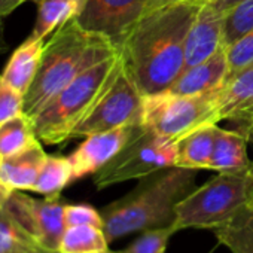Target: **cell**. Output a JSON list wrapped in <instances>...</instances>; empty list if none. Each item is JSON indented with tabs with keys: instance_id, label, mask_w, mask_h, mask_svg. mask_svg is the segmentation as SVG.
Wrapping results in <instances>:
<instances>
[{
	"instance_id": "29",
	"label": "cell",
	"mask_w": 253,
	"mask_h": 253,
	"mask_svg": "<svg viewBox=\"0 0 253 253\" xmlns=\"http://www.w3.org/2000/svg\"><path fill=\"white\" fill-rule=\"evenodd\" d=\"M64 220L67 226L92 225V226L103 228L101 211L89 204H66Z\"/></svg>"
},
{
	"instance_id": "20",
	"label": "cell",
	"mask_w": 253,
	"mask_h": 253,
	"mask_svg": "<svg viewBox=\"0 0 253 253\" xmlns=\"http://www.w3.org/2000/svg\"><path fill=\"white\" fill-rule=\"evenodd\" d=\"M217 243L231 253H253V207L246 204L228 222L214 229Z\"/></svg>"
},
{
	"instance_id": "8",
	"label": "cell",
	"mask_w": 253,
	"mask_h": 253,
	"mask_svg": "<svg viewBox=\"0 0 253 253\" xmlns=\"http://www.w3.org/2000/svg\"><path fill=\"white\" fill-rule=\"evenodd\" d=\"M142 110L143 94L125 70L124 63H121V69L112 85L98 100L95 107L73 130L72 139L109 131L118 126L140 125Z\"/></svg>"
},
{
	"instance_id": "34",
	"label": "cell",
	"mask_w": 253,
	"mask_h": 253,
	"mask_svg": "<svg viewBox=\"0 0 253 253\" xmlns=\"http://www.w3.org/2000/svg\"><path fill=\"white\" fill-rule=\"evenodd\" d=\"M18 253H60L58 250H51V249H46L41 244H36L30 249H26L23 252H18Z\"/></svg>"
},
{
	"instance_id": "18",
	"label": "cell",
	"mask_w": 253,
	"mask_h": 253,
	"mask_svg": "<svg viewBox=\"0 0 253 253\" xmlns=\"http://www.w3.org/2000/svg\"><path fill=\"white\" fill-rule=\"evenodd\" d=\"M217 124L203 125L177 140L176 167L189 170H210Z\"/></svg>"
},
{
	"instance_id": "30",
	"label": "cell",
	"mask_w": 253,
	"mask_h": 253,
	"mask_svg": "<svg viewBox=\"0 0 253 253\" xmlns=\"http://www.w3.org/2000/svg\"><path fill=\"white\" fill-rule=\"evenodd\" d=\"M209 0H149L148 2V8H146V14L166 8V6H171V5H177V3H200L204 5Z\"/></svg>"
},
{
	"instance_id": "26",
	"label": "cell",
	"mask_w": 253,
	"mask_h": 253,
	"mask_svg": "<svg viewBox=\"0 0 253 253\" xmlns=\"http://www.w3.org/2000/svg\"><path fill=\"white\" fill-rule=\"evenodd\" d=\"M176 232V226H164L143 231L133 243L121 250V253H164L167 250L170 238Z\"/></svg>"
},
{
	"instance_id": "24",
	"label": "cell",
	"mask_w": 253,
	"mask_h": 253,
	"mask_svg": "<svg viewBox=\"0 0 253 253\" xmlns=\"http://www.w3.org/2000/svg\"><path fill=\"white\" fill-rule=\"evenodd\" d=\"M36 244L33 237L29 235L6 207H0V253H18Z\"/></svg>"
},
{
	"instance_id": "3",
	"label": "cell",
	"mask_w": 253,
	"mask_h": 253,
	"mask_svg": "<svg viewBox=\"0 0 253 253\" xmlns=\"http://www.w3.org/2000/svg\"><path fill=\"white\" fill-rule=\"evenodd\" d=\"M118 52L107 38L85 30L76 18L64 23L45 39L38 75L24 95V113L33 118L79 75Z\"/></svg>"
},
{
	"instance_id": "5",
	"label": "cell",
	"mask_w": 253,
	"mask_h": 253,
	"mask_svg": "<svg viewBox=\"0 0 253 253\" xmlns=\"http://www.w3.org/2000/svg\"><path fill=\"white\" fill-rule=\"evenodd\" d=\"M252 180V167L238 173H217L177 204L176 229L219 228L249 204Z\"/></svg>"
},
{
	"instance_id": "10",
	"label": "cell",
	"mask_w": 253,
	"mask_h": 253,
	"mask_svg": "<svg viewBox=\"0 0 253 253\" xmlns=\"http://www.w3.org/2000/svg\"><path fill=\"white\" fill-rule=\"evenodd\" d=\"M148 2L149 0H85L76 20L85 30L107 38L119 49L133 27L146 14Z\"/></svg>"
},
{
	"instance_id": "11",
	"label": "cell",
	"mask_w": 253,
	"mask_h": 253,
	"mask_svg": "<svg viewBox=\"0 0 253 253\" xmlns=\"http://www.w3.org/2000/svg\"><path fill=\"white\" fill-rule=\"evenodd\" d=\"M140 125L118 126L109 131L86 136L85 140L69 155L73 167V179L79 180L100 171L125 148Z\"/></svg>"
},
{
	"instance_id": "36",
	"label": "cell",
	"mask_w": 253,
	"mask_h": 253,
	"mask_svg": "<svg viewBox=\"0 0 253 253\" xmlns=\"http://www.w3.org/2000/svg\"><path fill=\"white\" fill-rule=\"evenodd\" d=\"M252 174H253V164H252ZM249 204L253 207V180H252V189H250V197H249Z\"/></svg>"
},
{
	"instance_id": "31",
	"label": "cell",
	"mask_w": 253,
	"mask_h": 253,
	"mask_svg": "<svg viewBox=\"0 0 253 253\" xmlns=\"http://www.w3.org/2000/svg\"><path fill=\"white\" fill-rule=\"evenodd\" d=\"M29 2V0H0V24L5 17L12 14L18 6Z\"/></svg>"
},
{
	"instance_id": "32",
	"label": "cell",
	"mask_w": 253,
	"mask_h": 253,
	"mask_svg": "<svg viewBox=\"0 0 253 253\" xmlns=\"http://www.w3.org/2000/svg\"><path fill=\"white\" fill-rule=\"evenodd\" d=\"M241 0H209V5H211L216 11L226 14L231 8H234L237 3H240Z\"/></svg>"
},
{
	"instance_id": "37",
	"label": "cell",
	"mask_w": 253,
	"mask_h": 253,
	"mask_svg": "<svg viewBox=\"0 0 253 253\" xmlns=\"http://www.w3.org/2000/svg\"><path fill=\"white\" fill-rule=\"evenodd\" d=\"M104 253H121V250H119V252H113V250H110V249H109V250H106Z\"/></svg>"
},
{
	"instance_id": "14",
	"label": "cell",
	"mask_w": 253,
	"mask_h": 253,
	"mask_svg": "<svg viewBox=\"0 0 253 253\" xmlns=\"http://www.w3.org/2000/svg\"><path fill=\"white\" fill-rule=\"evenodd\" d=\"M249 139L246 130L232 131L216 126L210 170L216 173H238L249 170L253 164L247 154Z\"/></svg>"
},
{
	"instance_id": "13",
	"label": "cell",
	"mask_w": 253,
	"mask_h": 253,
	"mask_svg": "<svg viewBox=\"0 0 253 253\" xmlns=\"http://www.w3.org/2000/svg\"><path fill=\"white\" fill-rule=\"evenodd\" d=\"M229 76L226 48L219 49L209 60L185 69L169 91L180 95H201L220 91Z\"/></svg>"
},
{
	"instance_id": "28",
	"label": "cell",
	"mask_w": 253,
	"mask_h": 253,
	"mask_svg": "<svg viewBox=\"0 0 253 253\" xmlns=\"http://www.w3.org/2000/svg\"><path fill=\"white\" fill-rule=\"evenodd\" d=\"M24 113V94L11 86L0 75V124Z\"/></svg>"
},
{
	"instance_id": "38",
	"label": "cell",
	"mask_w": 253,
	"mask_h": 253,
	"mask_svg": "<svg viewBox=\"0 0 253 253\" xmlns=\"http://www.w3.org/2000/svg\"><path fill=\"white\" fill-rule=\"evenodd\" d=\"M216 247H217V246H216ZM216 247H213V249H211V250H209V252H207V253H213V252H214V250H216Z\"/></svg>"
},
{
	"instance_id": "9",
	"label": "cell",
	"mask_w": 253,
	"mask_h": 253,
	"mask_svg": "<svg viewBox=\"0 0 253 253\" xmlns=\"http://www.w3.org/2000/svg\"><path fill=\"white\" fill-rule=\"evenodd\" d=\"M6 210L33 237V240L51 250H58L61 237L67 228L64 207L58 198H32L30 195L14 191L5 203Z\"/></svg>"
},
{
	"instance_id": "15",
	"label": "cell",
	"mask_w": 253,
	"mask_h": 253,
	"mask_svg": "<svg viewBox=\"0 0 253 253\" xmlns=\"http://www.w3.org/2000/svg\"><path fill=\"white\" fill-rule=\"evenodd\" d=\"M42 142L29 149L0 160V180L11 191H32L46 160Z\"/></svg>"
},
{
	"instance_id": "16",
	"label": "cell",
	"mask_w": 253,
	"mask_h": 253,
	"mask_svg": "<svg viewBox=\"0 0 253 253\" xmlns=\"http://www.w3.org/2000/svg\"><path fill=\"white\" fill-rule=\"evenodd\" d=\"M253 112V64L228 78L219 91V118L220 121L246 122Z\"/></svg>"
},
{
	"instance_id": "27",
	"label": "cell",
	"mask_w": 253,
	"mask_h": 253,
	"mask_svg": "<svg viewBox=\"0 0 253 253\" xmlns=\"http://www.w3.org/2000/svg\"><path fill=\"white\" fill-rule=\"evenodd\" d=\"M226 48L228 63H229V76L241 72L247 66L253 64V29L246 33L243 38L235 41Z\"/></svg>"
},
{
	"instance_id": "1",
	"label": "cell",
	"mask_w": 253,
	"mask_h": 253,
	"mask_svg": "<svg viewBox=\"0 0 253 253\" xmlns=\"http://www.w3.org/2000/svg\"><path fill=\"white\" fill-rule=\"evenodd\" d=\"M201 5L177 3L148 12L119 46L125 70L143 95L169 89L185 69V42Z\"/></svg>"
},
{
	"instance_id": "4",
	"label": "cell",
	"mask_w": 253,
	"mask_h": 253,
	"mask_svg": "<svg viewBox=\"0 0 253 253\" xmlns=\"http://www.w3.org/2000/svg\"><path fill=\"white\" fill-rule=\"evenodd\" d=\"M121 63V54L118 52L85 70L51 98L32 118L38 139L45 145H58L72 139L73 130L112 85Z\"/></svg>"
},
{
	"instance_id": "2",
	"label": "cell",
	"mask_w": 253,
	"mask_h": 253,
	"mask_svg": "<svg viewBox=\"0 0 253 253\" xmlns=\"http://www.w3.org/2000/svg\"><path fill=\"white\" fill-rule=\"evenodd\" d=\"M197 170L170 167L149 174L134 189L103 207V229L113 243L154 228L174 226L177 204L195 189Z\"/></svg>"
},
{
	"instance_id": "33",
	"label": "cell",
	"mask_w": 253,
	"mask_h": 253,
	"mask_svg": "<svg viewBox=\"0 0 253 253\" xmlns=\"http://www.w3.org/2000/svg\"><path fill=\"white\" fill-rule=\"evenodd\" d=\"M12 192H14V191H11L2 180H0V207L5 206V203L8 201V198L11 197Z\"/></svg>"
},
{
	"instance_id": "17",
	"label": "cell",
	"mask_w": 253,
	"mask_h": 253,
	"mask_svg": "<svg viewBox=\"0 0 253 253\" xmlns=\"http://www.w3.org/2000/svg\"><path fill=\"white\" fill-rule=\"evenodd\" d=\"M45 46V39L27 38L11 55L8 64L2 72V78L17 91L26 95L33 84Z\"/></svg>"
},
{
	"instance_id": "12",
	"label": "cell",
	"mask_w": 253,
	"mask_h": 253,
	"mask_svg": "<svg viewBox=\"0 0 253 253\" xmlns=\"http://www.w3.org/2000/svg\"><path fill=\"white\" fill-rule=\"evenodd\" d=\"M223 21H225V14L216 11L209 3L201 5L186 36L185 69L194 67L209 60L219 49L225 46Z\"/></svg>"
},
{
	"instance_id": "6",
	"label": "cell",
	"mask_w": 253,
	"mask_h": 253,
	"mask_svg": "<svg viewBox=\"0 0 253 253\" xmlns=\"http://www.w3.org/2000/svg\"><path fill=\"white\" fill-rule=\"evenodd\" d=\"M219 121V91L180 95L164 89L143 95L142 125L163 137L179 140L203 125Z\"/></svg>"
},
{
	"instance_id": "19",
	"label": "cell",
	"mask_w": 253,
	"mask_h": 253,
	"mask_svg": "<svg viewBox=\"0 0 253 253\" xmlns=\"http://www.w3.org/2000/svg\"><path fill=\"white\" fill-rule=\"evenodd\" d=\"M84 3L85 0H36L38 18L29 38L46 39L60 26L76 18Z\"/></svg>"
},
{
	"instance_id": "23",
	"label": "cell",
	"mask_w": 253,
	"mask_h": 253,
	"mask_svg": "<svg viewBox=\"0 0 253 253\" xmlns=\"http://www.w3.org/2000/svg\"><path fill=\"white\" fill-rule=\"evenodd\" d=\"M109 240L104 229L92 225L67 226L60 246V253H104L109 250Z\"/></svg>"
},
{
	"instance_id": "35",
	"label": "cell",
	"mask_w": 253,
	"mask_h": 253,
	"mask_svg": "<svg viewBox=\"0 0 253 253\" xmlns=\"http://www.w3.org/2000/svg\"><path fill=\"white\" fill-rule=\"evenodd\" d=\"M246 131L249 133V137L253 139V112L249 115V118L246 119Z\"/></svg>"
},
{
	"instance_id": "7",
	"label": "cell",
	"mask_w": 253,
	"mask_h": 253,
	"mask_svg": "<svg viewBox=\"0 0 253 253\" xmlns=\"http://www.w3.org/2000/svg\"><path fill=\"white\" fill-rule=\"evenodd\" d=\"M177 140L163 137L140 125L125 148L94 174L98 191L128 180L143 179L164 169L176 167Z\"/></svg>"
},
{
	"instance_id": "22",
	"label": "cell",
	"mask_w": 253,
	"mask_h": 253,
	"mask_svg": "<svg viewBox=\"0 0 253 253\" xmlns=\"http://www.w3.org/2000/svg\"><path fill=\"white\" fill-rule=\"evenodd\" d=\"M73 179V167L69 157L48 155L32 192L46 198H60L61 191L69 186Z\"/></svg>"
},
{
	"instance_id": "21",
	"label": "cell",
	"mask_w": 253,
	"mask_h": 253,
	"mask_svg": "<svg viewBox=\"0 0 253 253\" xmlns=\"http://www.w3.org/2000/svg\"><path fill=\"white\" fill-rule=\"evenodd\" d=\"M41 142L35 133L33 121L26 113L0 124V160L14 157Z\"/></svg>"
},
{
	"instance_id": "25",
	"label": "cell",
	"mask_w": 253,
	"mask_h": 253,
	"mask_svg": "<svg viewBox=\"0 0 253 253\" xmlns=\"http://www.w3.org/2000/svg\"><path fill=\"white\" fill-rule=\"evenodd\" d=\"M253 29V0H241L225 14L223 45L229 46Z\"/></svg>"
}]
</instances>
